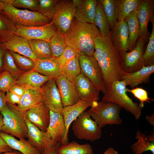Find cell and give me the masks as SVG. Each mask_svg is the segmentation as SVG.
<instances>
[{
    "label": "cell",
    "instance_id": "cell-46",
    "mask_svg": "<svg viewBox=\"0 0 154 154\" xmlns=\"http://www.w3.org/2000/svg\"><path fill=\"white\" fill-rule=\"evenodd\" d=\"M7 103L18 105L20 103L21 97L9 91L5 94Z\"/></svg>",
    "mask_w": 154,
    "mask_h": 154
},
{
    "label": "cell",
    "instance_id": "cell-2",
    "mask_svg": "<svg viewBox=\"0 0 154 154\" xmlns=\"http://www.w3.org/2000/svg\"><path fill=\"white\" fill-rule=\"evenodd\" d=\"M100 35V31L94 24L79 22L74 18L64 37L67 46L78 54L92 56L95 50L94 40Z\"/></svg>",
    "mask_w": 154,
    "mask_h": 154
},
{
    "label": "cell",
    "instance_id": "cell-50",
    "mask_svg": "<svg viewBox=\"0 0 154 154\" xmlns=\"http://www.w3.org/2000/svg\"><path fill=\"white\" fill-rule=\"evenodd\" d=\"M61 144L60 142L57 143L52 147L41 154H58V149Z\"/></svg>",
    "mask_w": 154,
    "mask_h": 154
},
{
    "label": "cell",
    "instance_id": "cell-24",
    "mask_svg": "<svg viewBox=\"0 0 154 154\" xmlns=\"http://www.w3.org/2000/svg\"><path fill=\"white\" fill-rule=\"evenodd\" d=\"M3 44L5 49L11 52L28 57L35 62L37 59L28 40L23 37L15 35Z\"/></svg>",
    "mask_w": 154,
    "mask_h": 154
},
{
    "label": "cell",
    "instance_id": "cell-34",
    "mask_svg": "<svg viewBox=\"0 0 154 154\" xmlns=\"http://www.w3.org/2000/svg\"><path fill=\"white\" fill-rule=\"evenodd\" d=\"M16 25L0 13V42L4 43L15 36Z\"/></svg>",
    "mask_w": 154,
    "mask_h": 154
},
{
    "label": "cell",
    "instance_id": "cell-12",
    "mask_svg": "<svg viewBox=\"0 0 154 154\" xmlns=\"http://www.w3.org/2000/svg\"><path fill=\"white\" fill-rule=\"evenodd\" d=\"M15 35L27 40L39 39L49 42L56 31V28L50 22L42 26L24 27L16 25Z\"/></svg>",
    "mask_w": 154,
    "mask_h": 154
},
{
    "label": "cell",
    "instance_id": "cell-35",
    "mask_svg": "<svg viewBox=\"0 0 154 154\" xmlns=\"http://www.w3.org/2000/svg\"><path fill=\"white\" fill-rule=\"evenodd\" d=\"M61 74L68 80L74 82L81 72L78 54L72 59L61 67Z\"/></svg>",
    "mask_w": 154,
    "mask_h": 154
},
{
    "label": "cell",
    "instance_id": "cell-56",
    "mask_svg": "<svg viewBox=\"0 0 154 154\" xmlns=\"http://www.w3.org/2000/svg\"><path fill=\"white\" fill-rule=\"evenodd\" d=\"M0 13H2V10L1 8V1L0 0Z\"/></svg>",
    "mask_w": 154,
    "mask_h": 154
},
{
    "label": "cell",
    "instance_id": "cell-3",
    "mask_svg": "<svg viewBox=\"0 0 154 154\" xmlns=\"http://www.w3.org/2000/svg\"><path fill=\"white\" fill-rule=\"evenodd\" d=\"M2 13L15 25L29 27L42 26L50 21L37 12L21 10L14 7L7 0H1Z\"/></svg>",
    "mask_w": 154,
    "mask_h": 154
},
{
    "label": "cell",
    "instance_id": "cell-26",
    "mask_svg": "<svg viewBox=\"0 0 154 154\" xmlns=\"http://www.w3.org/2000/svg\"><path fill=\"white\" fill-rule=\"evenodd\" d=\"M1 135L6 144L13 150L23 154H41L25 138L18 140L11 135L2 131Z\"/></svg>",
    "mask_w": 154,
    "mask_h": 154
},
{
    "label": "cell",
    "instance_id": "cell-49",
    "mask_svg": "<svg viewBox=\"0 0 154 154\" xmlns=\"http://www.w3.org/2000/svg\"><path fill=\"white\" fill-rule=\"evenodd\" d=\"M6 49L3 43L0 42V73L3 71V55Z\"/></svg>",
    "mask_w": 154,
    "mask_h": 154
},
{
    "label": "cell",
    "instance_id": "cell-41",
    "mask_svg": "<svg viewBox=\"0 0 154 154\" xmlns=\"http://www.w3.org/2000/svg\"><path fill=\"white\" fill-rule=\"evenodd\" d=\"M10 52L17 66L22 71L24 72L33 69L35 62L32 59L15 52Z\"/></svg>",
    "mask_w": 154,
    "mask_h": 154
},
{
    "label": "cell",
    "instance_id": "cell-31",
    "mask_svg": "<svg viewBox=\"0 0 154 154\" xmlns=\"http://www.w3.org/2000/svg\"><path fill=\"white\" fill-rule=\"evenodd\" d=\"M140 0H117L115 1L116 15L118 21L124 20L129 14L137 9Z\"/></svg>",
    "mask_w": 154,
    "mask_h": 154
},
{
    "label": "cell",
    "instance_id": "cell-23",
    "mask_svg": "<svg viewBox=\"0 0 154 154\" xmlns=\"http://www.w3.org/2000/svg\"><path fill=\"white\" fill-rule=\"evenodd\" d=\"M50 120L46 131L56 143L62 141L65 131V126L61 112L50 110Z\"/></svg>",
    "mask_w": 154,
    "mask_h": 154
},
{
    "label": "cell",
    "instance_id": "cell-33",
    "mask_svg": "<svg viewBox=\"0 0 154 154\" xmlns=\"http://www.w3.org/2000/svg\"><path fill=\"white\" fill-rule=\"evenodd\" d=\"M28 40L31 50L37 59L53 57L48 42L39 39Z\"/></svg>",
    "mask_w": 154,
    "mask_h": 154
},
{
    "label": "cell",
    "instance_id": "cell-7",
    "mask_svg": "<svg viewBox=\"0 0 154 154\" xmlns=\"http://www.w3.org/2000/svg\"><path fill=\"white\" fill-rule=\"evenodd\" d=\"M72 123L73 133L78 139L94 141L101 137V128L86 111L81 113Z\"/></svg>",
    "mask_w": 154,
    "mask_h": 154
},
{
    "label": "cell",
    "instance_id": "cell-10",
    "mask_svg": "<svg viewBox=\"0 0 154 154\" xmlns=\"http://www.w3.org/2000/svg\"><path fill=\"white\" fill-rule=\"evenodd\" d=\"M144 39L140 37L133 48L120 56L121 66L122 71L126 73H133L144 66Z\"/></svg>",
    "mask_w": 154,
    "mask_h": 154
},
{
    "label": "cell",
    "instance_id": "cell-14",
    "mask_svg": "<svg viewBox=\"0 0 154 154\" xmlns=\"http://www.w3.org/2000/svg\"><path fill=\"white\" fill-rule=\"evenodd\" d=\"M74 82L81 100L89 104L91 106L99 100L100 91L82 73L77 76Z\"/></svg>",
    "mask_w": 154,
    "mask_h": 154
},
{
    "label": "cell",
    "instance_id": "cell-30",
    "mask_svg": "<svg viewBox=\"0 0 154 154\" xmlns=\"http://www.w3.org/2000/svg\"><path fill=\"white\" fill-rule=\"evenodd\" d=\"M58 154H93V150L88 143L80 144L75 141L61 144Z\"/></svg>",
    "mask_w": 154,
    "mask_h": 154
},
{
    "label": "cell",
    "instance_id": "cell-8",
    "mask_svg": "<svg viewBox=\"0 0 154 154\" xmlns=\"http://www.w3.org/2000/svg\"><path fill=\"white\" fill-rule=\"evenodd\" d=\"M76 11L72 0H61L58 3L55 15L50 22L61 35L64 37L69 29Z\"/></svg>",
    "mask_w": 154,
    "mask_h": 154
},
{
    "label": "cell",
    "instance_id": "cell-28",
    "mask_svg": "<svg viewBox=\"0 0 154 154\" xmlns=\"http://www.w3.org/2000/svg\"><path fill=\"white\" fill-rule=\"evenodd\" d=\"M154 134L148 137L137 130L135 137L137 141L131 146L133 154H142L143 152L148 151H151L154 154Z\"/></svg>",
    "mask_w": 154,
    "mask_h": 154
},
{
    "label": "cell",
    "instance_id": "cell-38",
    "mask_svg": "<svg viewBox=\"0 0 154 154\" xmlns=\"http://www.w3.org/2000/svg\"><path fill=\"white\" fill-rule=\"evenodd\" d=\"M3 71H7L17 79L24 72L16 65L10 52L7 50L3 55Z\"/></svg>",
    "mask_w": 154,
    "mask_h": 154
},
{
    "label": "cell",
    "instance_id": "cell-20",
    "mask_svg": "<svg viewBox=\"0 0 154 154\" xmlns=\"http://www.w3.org/2000/svg\"><path fill=\"white\" fill-rule=\"evenodd\" d=\"M33 69L42 75L55 79L61 74V67L56 58L53 57L37 59Z\"/></svg>",
    "mask_w": 154,
    "mask_h": 154
},
{
    "label": "cell",
    "instance_id": "cell-22",
    "mask_svg": "<svg viewBox=\"0 0 154 154\" xmlns=\"http://www.w3.org/2000/svg\"><path fill=\"white\" fill-rule=\"evenodd\" d=\"M154 72V65L144 66L140 70L134 72H123L121 80L124 81L126 86H129L133 89L139 84L150 83V76Z\"/></svg>",
    "mask_w": 154,
    "mask_h": 154
},
{
    "label": "cell",
    "instance_id": "cell-39",
    "mask_svg": "<svg viewBox=\"0 0 154 154\" xmlns=\"http://www.w3.org/2000/svg\"><path fill=\"white\" fill-rule=\"evenodd\" d=\"M152 29L149 38V41L145 52L144 53L143 59L145 66L154 65V21L153 16L151 18Z\"/></svg>",
    "mask_w": 154,
    "mask_h": 154
},
{
    "label": "cell",
    "instance_id": "cell-54",
    "mask_svg": "<svg viewBox=\"0 0 154 154\" xmlns=\"http://www.w3.org/2000/svg\"><path fill=\"white\" fill-rule=\"evenodd\" d=\"M0 154H23L20 152L17 151H13L11 152L0 153Z\"/></svg>",
    "mask_w": 154,
    "mask_h": 154
},
{
    "label": "cell",
    "instance_id": "cell-40",
    "mask_svg": "<svg viewBox=\"0 0 154 154\" xmlns=\"http://www.w3.org/2000/svg\"><path fill=\"white\" fill-rule=\"evenodd\" d=\"M115 0H99L109 21L111 30L117 21Z\"/></svg>",
    "mask_w": 154,
    "mask_h": 154
},
{
    "label": "cell",
    "instance_id": "cell-18",
    "mask_svg": "<svg viewBox=\"0 0 154 154\" xmlns=\"http://www.w3.org/2000/svg\"><path fill=\"white\" fill-rule=\"evenodd\" d=\"M72 1L76 9L75 19L79 22L94 24L98 1Z\"/></svg>",
    "mask_w": 154,
    "mask_h": 154
},
{
    "label": "cell",
    "instance_id": "cell-16",
    "mask_svg": "<svg viewBox=\"0 0 154 154\" xmlns=\"http://www.w3.org/2000/svg\"><path fill=\"white\" fill-rule=\"evenodd\" d=\"M111 38L120 56L129 50V32L127 23L118 21L111 30Z\"/></svg>",
    "mask_w": 154,
    "mask_h": 154
},
{
    "label": "cell",
    "instance_id": "cell-15",
    "mask_svg": "<svg viewBox=\"0 0 154 154\" xmlns=\"http://www.w3.org/2000/svg\"><path fill=\"white\" fill-rule=\"evenodd\" d=\"M49 112L50 110L42 102L27 110L24 116L25 119L42 131L45 132L47 131L50 122Z\"/></svg>",
    "mask_w": 154,
    "mask_h": 154
},
{
    "label": "cell",
    "instance_id": "cell-11",
    "mask_svg": "<svg viewBox=\"0 0 154 154\" xmlns=\"http://www.w3.org/2000/svg\"><path fill=\"white\" fill-rule=\"evenodd\" d=\"M28 132L27 137L30 144L42 154L56 143L52 140L50 134L44 132L25 119Z\"/></svg>",
    "mask_w": 154,
    "mask_h": 154
},
{
    "label": "cell",
    "instance_id": "cell-13",
    "mask_svg": "<svg viewBox=\"0 0 154 154\" xmlns=\"http://www.w3.org/2000/svg\"><path fill=\"white\" fill-rule=\"evenodd\" d=\"M42 102L50 110L61 112L63 108L56 79H50L41 87Z\"/></svg>",
    "mask_w": 154,
    "mask_h": 154
},
{
    "label": "cell",
    "instance_id": "cell-47",
    "mask_svg": "<svg viewBox=\"0 0 154 154\" xmlns=\"http://www.w3.org/2000/svg\"><path fill=\"white\" fill-rule=\"evenodd\" d=\"M26 90L24 87L15 84L11 86L9 91L21 97L25 93Z\"/></svg>",
    "mask_w": 154,
    "mask_h": 154
},
{
    "label": "cell",
    "instance_id": "cell-25",
    "mask_svg": "<svg viewBox=\"0 0 154 154\" xmlns=\"http://www.w3.org/2000/svg\"><path fill=\"white\" fill-rule=\"evenodd\" d=\"M52 78L42 75L32 69L23 72L17 79L15 84L26 88L38 89L47 81Z\"/></svg>",
    "mask_w": 154,
    "mask_h": 154
},
{
    "label": "cell",
    "instance_id": "cell-27",
    "mask_svg": "<svg viewBox=\"0 0 154 154\" xmlns=\"http://www.w3.org/2000/svg\"><path fill=\"white\" fill-rule=\"evenodd\" d=\"M42 102L41 88L38 89L26 88L17 106L19 110L24 114L26 112L34 106Z\"/></svg>",
    "mask_w": 154,
    "mask_h": 154
},
{
    "label": "cell",
    "instance_id": "cell-1",
    "mask_svg": "<svg viewBox=\"0 0 154 154\" xmlns=\"http://www.w3.org/2000/svg\"><path fill=\"white\" fill-rule=\"evenodd\" d=\"M94 42V56L101 68L107 89L114 82L121 80L123 71L120 56L113 45L110 36H99L95 38Z\"/></svg>",
    "mask_w": 154,
    "mask_h": 154
},
{
    "label": "cell",
    "instance_id": "cell-5",
    "mask_svg": "<svg viewBox=\"0 0 154 154\" xmlns=\"http://www.w3.org/2000/svg\"><path fill=\"white\" fill-rule=\"evenodd\" d=\"M90 107L87 112L101 128L122 122L120 116L122 108L114 103L102 100L94 103Z\"/></svg>",
    "mask_w": 154,
    "mask_h": 154
},
{
    "label": "cell",
    "instance_id": "cell-45",
    "mask_svg": "<svg viewBox=\"0 0 154 154\" xmlns=\"http://www.w3.org/2000/svg\"><path fill=\"white\" fill-rule=\"evenodd\" d=\"M15 7L29 9L37 12L38 0H7Z\"/></svg>",
    "mask_w": 154,
    "mask_h": 154
},
{
    "label": "cell",
    "instance_id": "cell-4",
    "mask_svg": "<svg viewBox=\"0 0 154 154\" xmlns=\"http://www.w3.org/2000/svg\"><path fill=\"white\" fill-rule=\"evenodd\" d=\"M126 86L123 80L114 82L106 89L102 100L119 105L133 114L136 119H138L142 115V108L128 96Z\"/></svg>",
    "mask_w": 154,
    "mask_h": 154
},
{
    "label": "cell",
    "instance_id": "cell-9",
    "mask_svg": "<svg viewBox=\"0 0 154 154\" xmlns=\"http://www.w3.org/2000/svg\"><path fill=\"white\" fill-rule=\"evenodd\" d=\"M78 54L81 73L104 94L106 89L101 68L96 59L94 56Z\"/></svg>",
    "mask_w": 154,
    "mask_h": 154
},
{
    "label": "cell",
    "instance_id": "cell-42",
    "mask_svg": "<svg viewBox=\"0 0 154 154\" xmlns=\"http://www.w3.org/2000/svg\"><path fill=\"white\" fill-rule=\"evenodd\" d=\"M16 79L9 72L3 71L0 73V91L5 93L9 91Z\"/></svg>",
    "mask_w": 154,
    "mask_h": 154
},
{
    "label": "cell",
    "instance_id": "cell-17",
    "mask_svg": "<svg viewBox=\"0 0 154 154\" xmlns=\"http://www.w3.org/2000/svg\"><path fill=\"white\" fill-rule=\"evenodd\" d=\"M56 82L63 107L73 105L80 100L74 82L61 74L56 79Z\"/></svg>",
    "mask_w": 154,
    "mask_h": 154
},
{
    "label": "cell",
    "instance_id": "cell-53",
    "mask_svg": "<svg viewBox=\"0 0 154 154\" xmlns=\"http://www.w3.org/2000/svg\"><path fill=\"white\" fill-rule=\"evenodd\" d=\"M146 119L148 121L149 123L151 125H154V114L153 113L149 116H147L146 117Z\"/></svg>",
    "mask_w": 154,
    "mask_h": 154
},
{
    "label": "cell",
    "instance_id": "cell-32",
    "mask_svg": "<svg viewBox=\"0 0 154 154\" xmlns=\"http://www.w3.org/2000/svg\"><path fill=\"white\" fill-rule=\"evenodd\" d=\"M94 24L99 29L102 36H110L111 29L109 21L102 6L98 1Z\"/></svg>",
    "mask_w": 154,
    "mask_h": 154
},
{
    "label": "cell",
    "instance_id": "cell-52",
    "mask_svg": "<svg viewBox=\"0 0 154 154\" xmlns=\"http://www.w3.org/2000/svg\"><path fill=\"white\" fill-rule=\"evenodd\" d=\"M104 154H119L118 152L114 148L110 147L108 148L104 152Z\"/></svg>",
    "mask_w": 154,
    "mask_h": 154
},
{
    "label": "cell",
    "instance_id": "cell-44",
    "mask_svg": "<svg viewBox=\"0 0 154 154\" xmlns=\"http://www.w3.org/2000/svg\"><path fill=\"white\" fill-rule=\"evenodd\" d=\"M78 54V52L73 48L67 46L62 54L56 59L58 64L61 67Z\"/></svg>",
    "mask_w": 154,
    "mask_h": 154
},
{
    "label": "cell",
    "instance_id": "cell-48",
    "mask_svg": "<svg viewBox=\"0 0 154 154\" xmlns=\"http://www.w3.org/2000/svg\"><path fill=\"white\" fill-rule=\"evenodd\" d=\"M1 131H0V153L11 152L13 151L6 144L1 135Z\"/></svg>",
    "mask_w": 154,
    "mask_h": 154
},
{
    "label": "cell",
    "instance_id": "cell-36",
    "mask_svg": "<svg viewBox=\"0 0 154 154\" xmlns=\"http://www.w3.org/2000/svg\"><path fill=\"white\" fill-rule=\"evenodd\" d=\"M48 42L52 56L56 58L62 54L67 46L65 37L56 30Z\"/></svg>",
    "mask_w": 154,
    "mask_h": 154
},
{
    "label": "cell",
    "instance_id": "cell-19",
    "mask_svg": "<svg viewBox=\"0 0 154 154\" xmlns=\"http://www.w3.org/2000/svg\"><path fill=\"white\" fill-rule=\"evenodd\" d=\"M90 107L89 104L80 99L73 105L63 107L61 113L65 123V131L61 144L68 142L69 129L71 123L81 113Z\"/></svg>",
    "mask_w": 154,
    "mask_h": 154
},
{
    "label": "cell",
    "instance_id": "cell-6",
    "mask_svg": "<svg viewBox=\"0 0 154 154\" xmlns=\"http://www.w3.org/2000/svg\"><path fill=\"white\" fill-rule=\"evenodd\" d=\"M1 113L3 116V122L1 131L19 139L27 137L28 129L25 118L16 105L7 103Z\"/></svg>",
    "mask_w": 154,
    "mask_h": 154
},
{
    "label": "cell",
    "instance_id": "cell-51",
    "mask_svg": "<svg viewBox=\"0 0 154 154\" xmlns=\"http://www.w3.org/2000/svg\"><path fill=\"white\" fill-rule=\"evenodd\" d=\"M7 106L5 93L0 91V112H1Z\"/></svg>",
    "mask_w": 154,
    "mask_h": 154
},
{
    "label": "cell",
    "instance_id": "cell-37",
    "mask_svg": "<svg viewBox=\"0 0 154 154\" xmlns=\"http://www.w3.org/2000/svg\"><path fill=\"white\" fill-rule=\"evenodd\" d=\"M58 0H38L37 12L43 15L50 21L55 15Z\"/></svg>",
    "mask_w": 154,
    "mask_h": 154
},
{
    "label": "cell",
    "instance_id": "cell-43",
    "mask_svg": "<svg viewBox=\"0 0 154 154\" xmlns=\"http://www.w3.org/2000/svg\"><path fill=\"white\" fill-rule=\"evenodd\" d=\"M127 92L132 93L135 97L138 99L140 102L139 105V107L143 108L144 103L146 102H150V100L153 101L154 99L148 97V93L145 89L141 88H136L131 89L126 88Z\"/></svg>",
    "mask_w": 154,
    "mask_h": 154
},
{
    "label": "cell",
    "instance_id": "cell-55",
    "mask_svg": "<svg viewBox=\"0 0 154 154\" xmlns=\"http://www.w3.org/2000/svg\"><path fill=\"white\" fill-rule=\"evenodd\" d=\"M3 125V116L1 114H0V131Z\"/></svg>",
    "mask_w": 154,
    "mask_h": 154
},
{
    "label": "cell",
    "instance_id": "cell-29",
    "mask_svg": "<svg viewBox=\"0 0 154 154\" xmlns=\"http://www.w3.org/2000/svg\"><path fill=\"white\" fill-rule=\"evenodd\" d=\"M136 9L128 15L124 20L127 24L129 32V51L135 47L140 35V26L136 15Z\"/></svg>",
    "mask_w": 154,
    "mask_h": 154
},
{
    "label": "cell",
    "instance_id": "cell-21",
    "mask_svg": "<svg viewBox=\"0 0 154 154\" xmlns=\"http://www.w3.org/2000/svg\"><path fill=\"white\" fill-rule=\"evenodd\" d=\"M153 1L142 0L136 9V15L140 26V37L143 39L146 38L149 21L153 16Z\"/></svg>",
    "mask_w": 154,
    "mask_h": 154
}]
</instances>
